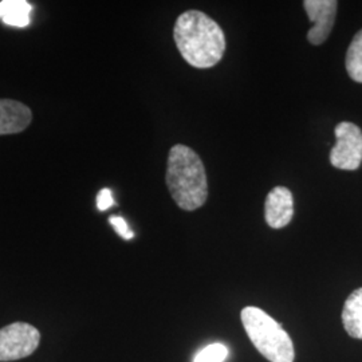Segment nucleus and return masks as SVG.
I'll use <instances>...</instances> for the list:
<instances>
[{
	"label": "nucleus",
	"mask_w": 362,
	"mask_h": 362,
	"mask_svg": "<svg viewBox=\"0 0 362 362\" xmlns=\"http://www.w3.org/2000/svg\"><path fill=\"white\" fill-rule=\"evenodd\" d=\"M173 38L181 57L196 69L218 65L226 52L221 27L202 11L181 13L175 23Z\"/></svg>",
	"instance_id": "1"
},
{
	"label": "nucleus",
	"mask_w": 362,
	"mask_h": 362,
	"mask_svg": "<svg viewBox=\"0 0 362 362\" xmlns=\"http://www.w3.org/2000/svg\"><path fill=\"white\" fill-rule=\"evenodd\" d=\"M165 180L169 194L181 209L194 211L206 204V168L202 158L189 146L177 144L170 148Z\"/></svg>",
	"instance_id": "2"
},
{
	"label": "nucleus",
	"mask_w": 362,
	"mask_h": 362,
	"mask_svg": "<svg viewBox=\"0 0 362 362\" xmlns=\"http://www.w3.org/2000/svg\"><path fill=\"white\" fill-rule=\"evenodd\" d=\"M242 324L259 353L270 362H294L296 353L290 336L267 313L247 306L242 310Z\"/></svg>",
	"instance_id": "3"
},
{
	"label": "nucleus",
	"mask_w": 362,
	"mask_h": 362,
	"mask_svg": "<svg viewBox=\"0 0 362 362\" xmlns=\"http://www.w3.org/2000/svg\"><path fill=\"white\" fill-rule=\"evenodd\" d=\"M39 342L38 329L26 322H13L0 329V362L26 358L37 350Z\"/></svg>",
	"instance_id": "4"
},
{
	"label": "nucleus",
	"mask_w": 362,
	"mask_h": 362,
	"mask_svg": "<svg viewBox=\"0 0 362 362\" xmlns=\"http://www.w3.org/2000/svg\"><path fill=\"white\" fill-rule=\"evenodd\" d=\"M337 143L330 152V163L342 170H356L362 163V130L353 122L337 125Z\"/></svg>",
	"instance_id": "5"
},
{
	"label": "nucleus",
	"mask_w": 362,
	"mask_h": 362,
	"mask_svg": "<svg viewBox=\"0 0 362 362\" xmlns=\"http://www.w3.org/2000/svg\"><path fill=\"white\" fill-rule=\"evenodd\" d=\"M336 0H305L303 8L314 25L308 33V40L320 46L329 38L336 22Z\"/></svg>",
	"instance_id": "6"
},
{
	"label": "nucleus",
	"mask_w": 362,
	"mask_h": 362,
	"mask_svg": "<svg viewBox=\"0 0 362 362\" xmlns=\"http://www.w3.org/2000/svg\"><path fill=\"white\" fill-rule=\"evenodd\" d=\"M294 215V199L293 194L286 187H275L267 194L264 203V218L266 223L274 228L279 230L286 227Z\"/></svg>",
	"instance_id": "7"
},
{
	"label": "nucleus",
	"mask_w": 362,
	"mask_h": 362,
	"mask_svg": "<svg viewBox=\"0 0 362 362\" xmlns=\"http://www.w3.org/2000/svg\"><path fill=\"white\" fill-rule=\"evenodd\" d=\"M31 109L15 100H0V136L16 134L30 127Z\"/></svg>",
	"instance_id": "8"
},
{
	"label": "nucleus",
	"mask_w": 362,
	"mask_h": 362,
	"mask_svg": "<svg viewBox=\"0 0 362 362\" xmlns=\"http://www.w3.org/2000/svg\"><path fill=\"white\" fill-rule=\"evenodd\" d=\"M33 6L26 0H1L0 21L7 26L25 28L31 23Z\"/></svg>",
	"instance_id": "9"
},
{
	"label": "nucleus",
	"mask_w": 362,
	"mask_h": 362,
	"mask_svg": "<svg viewBox=\"0 0 362 362\" xmlns=\"http://www.w3.org/2000/svg\"><path fill=\"white\" fill-rule=\"evenodd\" d=\"M342 324L350 337L362 339V287L353 291L346 299L342 310Z\"/></svg>",
	"instance_id": "10"
},
{
	"label": "nucleus",
	"mask_w": 362,
	"mask_h": 362,
	"mask_svg": "<svg viewBox=\"0 0 362 362\" xmlns=\"http://www.w3.org/2000/svg\"><path fill=\"white\" fill-rule=\"evenodd\" d=\"M346 70L349 77L362 83V30H360L350 43L346 52Z\"/></svg>",
	"instance_id": "11"
},
{
	"label": "nucleus",
	"mask_w": 362,
	"mask_h": 362,
	"mask_svg": "<svg viewBox=\"0 0 362 362\" xmlns=\"http://www.w3.org/2000/svg\"><path fill=\"white\" fill-rule=\"evenodd\" d=\"M228 357V349L223 344H212L194 356V362H223Z\"/></svg>",
	"instance_id": "12"
},
{
	"label": "nucleus",
	"mask_w": 362,
	"mask_h": 362,
	"mask_svg": "<svg viewBox=\"0 0 362 362\" xmlns=\"http://www.w3.org/2000/svg\"><path fill=\"white\" fill-rule=\"evenodd\" d=\"M109 221H110V224L113 226V228L116 230V233H118L122 239L130 240V239L134 238V233L130 230L128 223L125 221L124 218H121V216H110Z\"/></svg>",
	"instance_id": "13"
},
{
	"label": "nucleus",
	"mask_w": 362,
	"mask_h": 362,
	"mask_svg": "<svg viewBox=\"0 0 362 362\" xmlns=\"http://www.w3.org/2000/svg\"><path fill=\"white\" fill-rule=\"evenodd\" d=\"M112 206H115V199H113L112 191L109 188L101 189L97 194V207L100 211H106Z\"/></svg>",
	"instance_id": "14"
}]
</instances>
